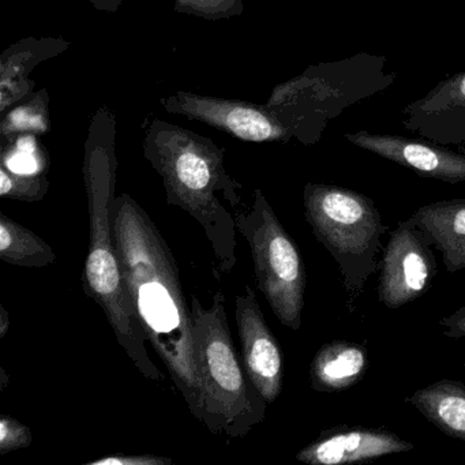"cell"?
Returning a JSON list of instances; mask_svg holds the SVG:
<instances>
[{
    "mask_svg": "<svg viewBox=\"0 0 465 465\" xmlns=\"http://www.w3.org/2000/svg\"><path fill=\"white\" fill-rule=\"evenodd\" d=\"M113 223L116 252L135 317L187 407L198 418L200 361L192 307L184 298L175 255L145 209L130 195L116 198Z\"/></svg>",
    "mask_w": 465,
    "mask_h": 465,
    "instance_id": "6da1fadb",
    "label": "cell"
},
{
    "mask_svg": "<svg viewBox=\"0 0 465 465\" xmlns=\"http://www.w3.org/2000/svg\"><path fill=\"white\" fill-rule=\"evenodd\" d=\"M190 307L201 375L197 419L212 434L244 437L265 420L268 402L236 352L224 293L217 291L208 309L192 293Z\"/></svg>",
    "mask_w": 465,
    "mask_h": 465,
    "instance_id": "7a4b0ae2",
    "label": "cell"
},
{
    "mask_svg": "<svg viewBox=\"0 0 465 465\" xmlns=\"http://www.w3.org/2000/svg\"><path fill=\"white\" fill-rule=\"evenodd\" d=\"M304 216L315 239L339 263L348 312L356 303L370 277L377 272L382 249V223L374 201L347 187L309 183L303 193Z\"/></svg>",
    "mask_w": 465,
    "mask_h": 465,
    "instance_id": "3957f363",
    "label": "cell"
},
{
    "mask_svg": "<svg viewBox=\"0 0 465 465\" xmlns=\"http://www.w3.org/2000/svg\"><path fill=\"white\" fill-rule=\"evenodd\" d=\"M91 173L88 179L89 244L83 287L104 312L121 347L138 371L160 382L164 374L149 358L145 334L135 317L114 241V184L110 173Z\"/></svg>",
    "mask_w": 465,
    "mask_h": 465,
    "instance_id": "277c9868",
    "label": "cell"
},
{
    "mask_svg": "<svg viewBox=\"0 0 465 465\" xmlns=\"http://www.w3.org/2000/svg\"><path fill=\"white\" fill-rule=\"evenodd\" d=\"M235 220L252 252L258 290L280 323L299 331L307 277L298 246L261 192L250 208L235 212Z\"/></svg>",
    "mask_w": 465,
    "mask_h": 465,
    "instance_id": "5b68a950",
    "label": "cell"
},
{
    "mask_svg": "<svg viewBox=\"0 0 465 465\" xmlns=\"http://www.w3.org/2000/svg\"><path fill=\"white\" fill-rule=\"evenodd\" d=\"M432 247L431 238L412 217L391 231L383 247L378 279V299L383 306L400 309L429 291L438 272Z\"/></svg>",
    "mask_w": 465,
    "mask_h": 465,
    "instance_id": "8992f818",
    "label": "cell"
},
{
    "mask_svg": "<svg viewBox=\"0 0 465 465\" xmlns=\"http://www.w3.org/2000/svg\"><path fill=\"white\" fill-rule=\"evenodd\" d=\"M235 321L244 370L261 396L272 404L282 391V352L249 284L236 295Z\"/></svg>",
    "mask_w": 465,
    "mask_h": 465,
    "instance_id": "52a82bcc",
    "label": "cell"
},
{
    "mask_svg": "<svg viewBox=\"0 0 465 465\" xmlns=\"http://www.w3.org/2000/svg\"><path fill=\"white\" fill-rule=\"evenodd\" d=\"M413 448L412 442L382 427L339 424L323 430L295 457L298 461L309 465H345L405 453Z\"/></svg>",
    "mask_w": 465,
    "mask_h": 465,
    "instance_id": "ba28073f",
    "label": "cell"
},
{
    "mask_svg": "<svg viewBox=\"0 0 465 465\" xmlns=\"http://www.w3.org/2000/svg\"><path fill=\"white\" fill-rule=\"evenodd\" d=\"M345 140L370 153L410 168L423 178L450 184L465 183L464 154L432 143L381 133H348Z\"/></svg>",
    "mask_w": 465,
    "mask_h": 465,
    "instance_id": "9c48e42d",
    "label": "cell"
},
{
    "mask_svg": "<svg viewBox=\"0 0 465 465\" xmlns=\"http://www.w3.org/2000/svg\"><path fill=\"white\" fill-rule=\"evenodd\" d=\"M413 222L431 238L449 273L465 269V198L437 201L413 212Z\"/></svg>",
    "mask_w": 465,
    "mask_h": 465,
    "instance_id": "30bf717a",
    "label": "cell"
},
{
    "mask_svg": "<svg viewBox=\"0 0 465 465\" xmlns=\"http://www.w3.org/2000/svg\"><path fill=\"white\" fill-rule=\"evenodd\" d=\"M369 369V353L358 342L334 340L322 345L310 364V383L320 393H339L359 382Z\"/></svg>",
    "mask_w": 465,
    "mask_h": 465,
    "instance_id": "8fae6325",
    "label": "cell"
},
{
    "mask_svg": "<svg viewBox=\"0 0 465 465\" xmlns=\"http://www.w3.org/2000/svg\"><path fill=\"white\" fill-rule=\"evenodd\" d=\"M440 432L465 440V382L442 378L405 399Z\"/></svg>",
    "mask_w": 465,
    "mask_h": 465,
    "instance_id": "7c38bea8",
    "label": "cell"
},
{
    "mask_svg": "<svg viewBox=\"0 0 465 465\" xmlns=\"http://www.w3.org/2000/svg\"><path fill=\"white\" fill-rule=\"evenodd\" d=\"M0 260L21 268L42 269L53 265V247L24 225L0 213Z\"/></svg>",
    "mask_w": 465,
    "mask_h": 465,
    "instance_id": "4fadbf2b",
    "label": "cell"
},
{
    "mask_svg": "<svg viewBox=\"0 0 465 465\" xmlns=\"http://www.w3.org/2000/svg\"><path fill=\"white\" fill-rule=\"evenodd\" d=\"M464 113L465 72L438 84L423 99L405 108L408 119L464 115Z\"/></svg>",
    "mask_w": 465,
    "mask_h": 465,
    "instance_id": "5bb4252c",
    "label": "cell"
},
{
    "mask_svg": "<svg viewBox=\"0 0 465 465\" xmlns=\"http://www.w3.org/2000/svg\"><path fill=\"white\" fill-rule=\"evenodd\" d=\"M228 126L238 137L247 141H265L276 137L271 122L252 110H235L228 115Z\"/></svg>",
    "mask_w": 465,
    "mask_h": 465,
    "instance_id": "9a60e30c",
    "label": "cell"
},
{
    "mask_svg": "<svg viewBox=\"0 0 465 465\" xmlns=\"http://www.w3.org/2000/svg\"><path fill=\"white\" fill-rule=\"evenodd\" d=\"M34 442V431L18 419L0 416V454L28 448Z\"/></svg>",
    "mask_w": 465,
    "mask_h": 465,
    "instance_id": "2e32d148",
    "label": "cell"
},
{
    "mask_svg": "<svg viewBox=\"0 0 465 465\" xmlns=\"http://www.w3.org/2000/svg\"><path fill=\"white\" fill-rule=\"evenodd\" d=\"M45 192L47 189L45 184L37 183V182L26 183L24 179L20 181L12 173H7L6 171H0V195L4 198L35 203V201L43 200Z\"/></svg>",
    "mask_w": 465,
    "mask_h": 465,
    "instance_id": "e0dca14e",
    "label": "cell"
},
{
    "mask_svg": "<svg viewBox=\"0 0 465 465\" xmlns=\"http://www.w3.org/2000/svg\"><path fill=\"white\" fill-rule=\"evenodd\" d=\"M89 465H171L173 460L152 454H114L89 461Z\"/></svg>",
    "mask_w": 465,
    "mask_h": 465,
    "instance_id": "ac0fdd59",
    "label": "cell"
},
{
    "mask_svg": "<svg viewBox=\"0 0 465 465\" xmlns=\"http://www.w3.org/2000/svg\"><path fill=\"white\" fill-rule=\"evenodd\" d=\"M440 325L445 329L443 334L449 339H464L465 337V306L460 307L451 314L446 315L440 321Z\"/></svg>",
    "mask_w": 465,
    "mask_h": 465,
    "instance_id": "d6986e66",
    "label": "cell"
},
{
    "mask_svg": "<svg viewBox=\"0 0 465 465\" xmlns=\"http://www.w3.org/2000/svg\"><path fill=\"white\" fill-rule=\"evenodd\" d=\"M35 163L34 157L29 156L26 152H23V153L17 154V156L13 157L12 162H10V170L15 171V173H31L32 171H35Z\"/></svg>",
    "mask_w": 465,
    "mask_h": 465,
    "instance_id": "ffe728a7",
    "label": "cell"
},
{
    "mask_svg": "<svg viewBox=\"0 0 465 465\" xmlns=\"http://www.w3.org/2000/svg\"><path fill=\"white\" fill-rule=\"evenodd\" d=\"M10 326H12V320H10L9 312H7L6 307L2 304L0 306V337L4 339L9 331Z\"/></svg>",
    "mask_w": 465,
    "mask_h": 465,
    "instance_id": "44dd1931",
    "label": "cell"
},
{
    "mask_svg": "<svg viewBox=\"0 0 465 465\" xmlns=\"http://www.w3.org/2000/svg\"><path fill=\"white\" fill-rule=\"evenodd\" d=\"M20 149L23 152H26V153L34 151V143H32L31 138H23V140L20 141Z\"/></svg>",
    "mask_w": 465,
    "mask_h": 465,
    "instance_id": "7402d4cb",
    "label": "cell"
},
{
    "mask_svg": "<svg viewBox=\"0 0 465 465\" xmlns=\"http://www.w3.org/2000/svg\"><path fill=\"white\" fill-rule=\"evenodd\" d=\"M2 375H4V378H2V389H5L7 385V375L4 369H2Z\"/></svg>",
    "mask_w": 465,
    "mask_h": 465,
    "instance_id": "603a6c76",
    "label": "cell"
}]
</instances>
